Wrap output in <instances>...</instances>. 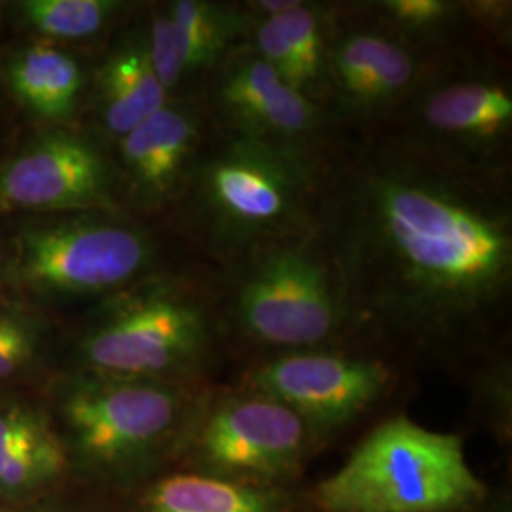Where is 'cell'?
Here are the masks:
<instances>
[{
    "label": "cell",
    "mask_w": 512,
    "mask_h": 512,
    "mask_svg": "<svg viewBox=\"0 0 512 512\" xmlns=\"http://www.w3.org/2000/svg\"><path fill=\"white\" fill-rule=\"evenodd\" d=\"M310 226L359 348L471 374L505 353L509 169L463 164L385 122L336 126L317 156Z\"/></svg>",
    "instance_id": "1"
},
{
    "label": "cell",
    "mask_w": 512,
    "mask_h": 512,
    "mask_svg": "<svg viewBox=\"0 0 512 512\" xmlns=\"http://www.w3.org/2000/svg\"><path fill=\"white\" fill-rule=\"evenodd\" d=\"M209 387L73 370L55 380L44 406L71 478L124 497L177 467L190 423Z\"/></svg>",
    "instance_id": "2"
},
{
    "label": "cell",
    "mask_w": 512,
    "mask_h": 512,
    "mask_svg": "<svg viewBox=\"0 0 512 512\" xmlns=\"http://www.w3.org/2000/svg\"><path fill=\"white\" fill-rule=\"evenodd\" d=\"M184 177L190 228L224 270L260 245L310 228L317 156L209 120Z\"/></svg>",
    "instance_id": "3"
},
{
    "label": "cell",
    "mask_w": 512,
    "mask_h": 512,
    "mask_svg": "<svg viewBox=\"0 0 512 512\" xmlns=\"http://www.w3.org/2000/svg\"><path fill=\"white\" fill-rule=\"evenodd\" d=\"M224 272L219 310L228 349L264 359L357 346L329 256L311 226L260 245Z\"/></svg>",
    "instance_id": "4"
},
{
    "label": "cell",
    "mask_w": 512,
    "mask_h": 512,
    "mask_svg": "<svg viewBox=\"0 0 512 512\" xmlns=\"http://www.w3.org/2000/svg\"><path fill=\"white\" fill-rule=\"evenodd\" d=\"M228 353L219 298L175 281L103 304L76 344V368L164 384L215 385Z\"/></svg>",
    "instance_id": "5"
},
{
    "label": "cell",
    "mask_w": 512,
    "mask_h": 512,
    "mask_svg": "<svg viewBox=\"0 0 512 512\" xmlns=\"http://www.w3.org/2000/svg\"><path fill=\"white\" fill-rule=\"evenodd\" d=\"M306 494L315 512H471L492 488L469 465L461 435L397 414L376 423Z\"/></svg>",
    "instance_id": "6"
},
{
    "label": "cell",
    "mask_w": 512,
    "mask_h": 512,
    "mask_svg": "<svg viewBox=\"0 0 512 512\" xmlns=\"http://www.w3.org/2000/svg\"><path fill=\"white\" fill-rule=\"evenodd\" d=\"M327 444L285 404L247 387L211 385L190 423L179 469L239 484L293 488Z\"/></svg>",
    "instance_id": "7"
},
{
    "label": "cell",
    "mask_w": 512,
    "mask_h": 512,
    "mask_svg": "<svg viewBox=\"0 0 512 512\" xmlns=\"http://www.w3.org/2000/svg\"><path fill=\"white\" fill-rule=\"evenodd\" d=\"M385 124L463 164L509 169L511 82L490 59L446 48Z\"/></svg>",
    "instance_id": "8"
},
{
    "label": "cell",
    "mask_w": 512,
    "mask_h": 512,
    "mask_svg": "<svg viewBox=\"0 0 512 512\" xmlns=\"http://www.w3.org/2000/svg\"><path fill=\"white\" fill-rule=\"evenodd\" d=\"M399 361L376 349H308L255 359L238 385L285 404L327 446L399 389Z\"/></svg>",
    "instance_id": "9"
},
{
    "label": "cell",
    "mask_w": 512,
    "mask_h": 512,
    "mask_svg": "<svg viewBox=\"0 0 512 512\" xmlns=\"http://www.w3.org/2000/svg\"><path fill=\"white\" fill-rule=\"evenodd\" d=\"M431 55L395 35L365 8H332L327 101L336 126L363 128L389 120L420 82Z\"/></svg>",
    "instance_id": "10"
},
{
    "label": "cell",
    "mask_w": 512,
    "mask_h": 512,
    "mask_svg": "<svg viewBox=\"0 0 512 512\" xmlns=\"http://www.w3.org/2000/svg\"><path fill=\"white\" fill-rule=\"evenodd\" d=\"M152 258L147 234L107 219L69 220L23 234L21 279L54 294H101L143 274Z\"/></svg>",
    "instance_id": "11"
},
{
    "label": "cell",
    "mask_w": 512,
    "mask_h": 512,
    "mask_svg": "<svg viewBox=\"0 0 512 512\" xmlns=\"http://www.w3.org/2000/svg\"><path fill=\"white\" fill-rule=\"evenodd\" d=\"M209 120L256 141L317 156L336 128L329 110L291 88L243 42L211 74Z\"/></svg>",
    "instance_id": "12"
},
{
    "label": "cell",
    "mask_w": 512,
    "mask_h": 512,
    "mask_svg": "<svg viewBox=\"0 0 512 512\" xmlns=\"http://www.w3.org/2000/svg\"><path fill=\"white\" fill-rule=\"evenodd\" d=\"M0 207L23 211H114L110 171L90 143L55 135L0 173Z\"/></svg>",
    "instance_id": "13"
},
{
    "label": "cell",
    "mask_w": 512,
    "mask_h": 512,
    "mask_svg": "<svg viewBox=\"0 0 512 512\" xmlns=\"http://www.w3.org/2000/svg\"><path fill=\"white\" fill-rule=\"evenodd\" d=\"M67 480L69 461L46 406L0 401V509L25 505Z\"/></svg>",
    "instance_id": "14"
},
{
    "label": "cell",
    "mask_w": 512,
    "mask_h": 512,
    "mask_svg": "<svg viewBox=\"0 0 512 512\" xmlns=\"http://www.w3.org/2000/svg\"><path fill=\"white\" fill-rule=\"evenodd\" d=\"M203 114L190 105H165L120 139L129 183L148 203L164 202L179 188L203 137Z\"/></svg>",
    "instance_id": "15"
},
{
    "label": "cell",
    "mask_w": 512,
    "mask_h": 512,
    "mask_svg": "<svg viewBox=\"0 0 512 512\" xmlns=\"http://www.w3.org/2000/svg\"><path fill=\"white\" fill-rule=\"evenodd\" d=\"M124 512H315L306 486L270 488L169 469L122 497Z\"/></svg>",
    "instance_id": "16"
},
{
    "label": "cell",
    "mask_w": 512,
    "mask_h": 512,
    "mask_svg": "<svg viewBox=\"0 0 512 512\" xmlns=\"http://www.w3.org/2000/svg\"><path fill=\"white\" fill-rule=\"evenodd\" d=\"M332 8L302 2L275 18L255 19L249 46L296 92L327 101V48ZM327 109V107H325Z\"/></svg>",
    "instance_id": "17"
},
{
    "label": "cell",
    "mask_w": 512,
    "mask_h": 512,
    "mask_svg": "<svg viewBox=\"0 0 512 512\" xmlns=\"http://www.w3.org/2000/svg\"><path fill=\"white\" fill-rule=\"evenodd\" d=\"M164 16L183 82L215 73L228 55L247 42L255 25L245 4L207 0H177Z\"/></svg>",
    "instance_id": "18"
},
{
    "label": "cell",
    "mask_w": 512,
    "mask_h": 512,
    "mask_svg": "<svg viewBox=\"0 0 512 512\" xmlns=\"http://www.w3.org/2000/svg\"><path fill=\"white\" fill-rule=\"evenodd\" d=\"M99 112L110 135L122 139L164 109L167 95L148 57L147 35L118 46L99 71Z\"/></svg>",
    "instance_id": "19"
},
{
    "label": "cell",
    "mask_w": 512,
    "mask_h": 512,
    "mask_svg": "<svg viewBox=\"0 0 512 512\" xmlns=\"http://www.w3.org/2000/svg\"><path fill=\"white\" fill-rule=\"evenodd\" d=\"M10 84L29 109L42 118L63 120L82 90V71L73 57L54 46L27 48L10 67Z\"/></svg>",
    "instance_id": "20"
},
{
    "label": "cell",
    "mask_w": 512,
    "mask_h": 512,
    "mask_svg": "<svg viewBox=\"0 0 512 512\" xmlns=\"http://www.w3.org/2000/svg\"><path fill=\"white\" fill-rule=\"evenodd\" d=\"M387 29L421 52L446 50V40L456 31L463 4L448 0H380L365 8Z\"/></svg>",
    "instance_id": "21"
},
{
    "label": "cell",
    "mask_w": 512,
    "mask_h": 512,
    "mask_svg": "<svg viewBox=\"0 0 512 512\" xmlns=\"http://www.w3.org/2000/svg\"><path fill=\"white\" fill-rule=\"evenodd\" d=\"M120 6L112 0H29L21 4V12L48 37L80 40L97 35Z\"/></svg>",
    "instance_id": "22"
},
{
    "label": "cell",
    "mask_w": 512,
    "mask_h": 512,
    "mask_svg": "<svg viewBox=\"0 0 512 512\" xmlns=\"http://www.w3.org/2000/svg\"><path fill=\"white\" fill-rule=\"evenodd\" d=\"M475 397L478 416L486 421L501 444L511 440L512 389L511 359L501 353L476 368Z\"/></svg>",
    "instance_id": "23"
},
{
    "label": "cell",
    "mask_w": 512,
    "mask_h": 512,
    "mask_svg": "<svg viewBox=\"0 0 512 512\" xmlns=\"http://www.w3.org/2000/svg\"><path fill=\"white\" fill-rule=\"evenodd\" d=\"M4 512H124L122 497L67 480L59 488Z\"/></svg>",
    "instance_id": "24"
},
{
    "label": "cell",
    "mask_w": 512,
    "mask_h": 512,
    "mask_svg": "<svg viewBox=\"0 0 512 512\" xmlns=\"http://www.w3.org/2000/svg\"><path fill=\"white\" fill-rule=\"evenodd\" d=\"M37 336L29 325H21L0 338V382L10 380L33 363Z\"/></svg>",
    "instance_id": "25"
},
{
    "label": "cell",
    "mask_w": 512,
    "mask_h": 512,
    "mask_svg": "<svg viewBox=\"0 0 512 512\" xmlns=\"http://www.w3.org/2000/svg\"><path fill=\"white\" fill-rule=\"evenodd\" d=\"M471 512H512V499L505 490H492L490 497Z\"/></svg>",
    "instance_id": "26"
},
{
    "label": "cell",
    "mask_w": 512,
    "mask_h": 512,
    "mask_svg": "<svg viewBox=\"0 0 512 512\" xmlns=\"http://www.w3.org/2000/svg\"><path fill=\"white\" fill-rule=\"evenodd\" d=\"M21 325H25L14 311L6 310L0 306V338L10 334L12 330L18 329Z\"/></svg>",
    "instance_id": "27"
},
{
    "label": "cell",
    "mask_w": 512,
    "mask_h": 512,
    "mask_svg": "<svg viewBox=\"0 0 512 512\" xmlns=\"http://www.w3.org/2000/svg\"><path fill=\"white\" fill-rule=\"evenodd\" d=\"M0 512H4V509H0Z\"/></svg>",
    "instance_id": "28"
}]
</instances>
